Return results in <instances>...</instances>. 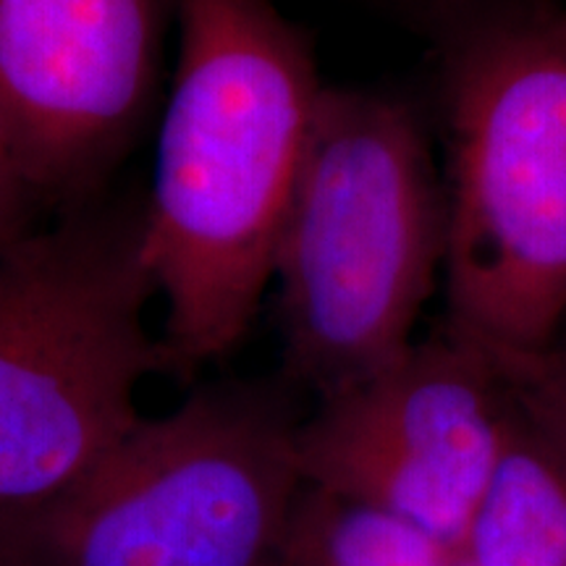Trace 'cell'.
Masks as SVG:
<instances>
[{
	"label": "cell",
	"mask_w": 566,
	"mask_h": 566,
	"mask_svg": "<svg viewBox=\"0 0 566 566\" xmlns=\"http://www.w3.org/2000/svg\"><path fill=\"white\" fill-rule=\"evenodd\" d=\"M179 17L139 233L168 370L192 375L242 344L273 283L325 87L271 0H179Z\"/></svg>",
	"instance_id": "1"
},
{
	"label": "cell",
	"mask_w": 566,
	"mask_h": 566,
	"mask_svg": "<svg viewBox=\"0 0 566 566\" xmlns=\"http://www.w3.org/2000/svg\"><path fill=\"white\" fill-rule=\"evenodd\" d=\"M446 260V187L405 103L323 90L279 250L283 357L321 399L405 357Z\"/></svg>",
	"instance_id": "2"
},
{
	"label": "cell",
	"mask_w": 566,
	"mask_h": 566,
	"mask_svg": "<svg viewBox=\"0 0 566 566\" xmlns=\"http://www.w3.org/2000/svg\"><path fill=\"white\" fill-rule=\"evenodd\" d=\"M446 331L491 359L566 325V11L501 13L446 66Z\"/></svg>",
	"instance_id": "3"
},
{
	"label": "cell",
	"mask_w": 566,
	"mask_h": 566,
	"mask_svg": "<svg viewBox=\"0 0 566 566\" xmlns=\"http://www.w3.org/2000/svg\"><path fill=\"white\" fill-rule=\"evenodd\" d=\"M296 428L273 388L205 386L63 493L0 514V566H281Z\"/></svg>",
	"instance_id": "4"
},
{
	"label": "cell",
	"mask_w": 566,
	"mask_h": 566,
	"mask_svg": "<svg viewBox=\"0 0 566 566\" xmlns=\"http://www.w3.org/2000/svg\"><path fill=\"white\" fill-rule=\"evenodd\" d=\"M139 218H71L0 254V514L87 475L142 422L137 391L168 370Z\"/></svg>",
	"instance_id": "5"
},
{
	"label": "cell",
	"mask_w": 566,
	"mask_h": 566,
	"mask_svg": "<svg viewBox=\"0 0 566 566\" xmlns=\"http://www.w3.org/2000/svg\"><path fill=\"white\" fill-rule=\"evenodd\" d=\"M512 405L499 367L443 328L296 428L304 485L462 551L504 454Z\"/></svg>",
	"instance_id": "6"
},
{
	"label": "cell",
	"mask_w": 566,
	"mask_h": 566,
	"mask_svg": "<svg viewBox=\"0 0 566 566\" xmlns=\"http://www.w3.org/2000/svg\"><path fill=\"white\" fill-rule=\"evenodd\" d=\"M158 0H0V118L30 192L74 195L153 97Z\"/></svg>",
	"instance_id": "7"
},
{
	"label": "cell",
	"mask_w": 566,
	"mask_h": 566,
	"mask_svg": "<svg viewBox=\"0 0 566 566\" xmlns=\"http://www.w3.org/2000/svg\"><path fill=\"white\" fill-rule=\"evenodd\" d=\"M462 551L478 566H566V480L514 409Z\"/></svg>",
	"instance_id": "8"
},
{
	"label": "cell",
	"mask_w": 566,
	"mask_h": 566,
	"mask_svg": "<svg viewBox=\"0 0 566 566\" xmlns=\"http://www.w3.org/2000/svg\"><path fill=\"white\" fill-rule=\"evenodd\" d=\"M451 554L380 509L304 485L281 566H446Z\"/></svg>",
	"instance_id": "9"
},
{
	"label": "cell",
	"mask_w": 566,
	"mask_h": 566,
	"mask_svg": "<svg viewBox=\"0 0 566 566\" xmlns=\"http://www.w3.org/2000/svg\"><path fill=\"white\" fill-rule=\"evenodd\" d=\"M512 409L566 480V342L535 354L493 359Z\"/></svg>",
	"instance_id": "10"
},
{
	"label": "cell",
	"mask_w": 566,
	"mask_h": 566,
	"mask_svg": "<svg viewBox=\"0 0 566 566\" xmlns=\"http://www.w3.org/2000/svg\"><path fill=\"white\" fill-rule=\"evenodd\" d=\"M30 195L17 155H13L9 132L0 118V254L24 233L21 231V212H24V200Z\"/></svg>",
	"instance_id": "11"
},
{
	"label": "cell",
	"mask_w": 566,
	"mask_h": 566,
	"mask_svg": "<svg viewBox=\"0 0 566 566\" xmlns=\"http://www.w3.org/2000/svg\"><path fill=\"white\" fill-rule=\"evenodd\" d=\"M446 566H478V564L472 562L467 551H454V554L449 556V564H446Z\"/></svg>",
	"instance_id": "12"
}]
</instances>
